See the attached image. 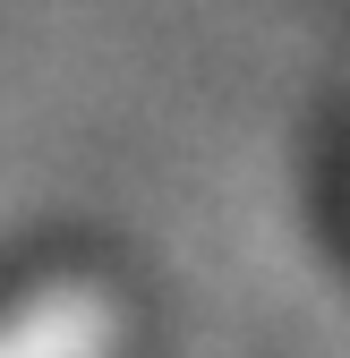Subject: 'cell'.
Instances as JSON below:
<instances>
[{
  "instance_id": "1",
  "label": "cell",
  "mask_w": 350,
  "mask_h": 358,
  "mask_svg": "<svg viewBox=\"0 0 350 358\" xmlns=\"http://www.w3.org/2000/svg\"><path fill=\"white\" fill-rule=\"evenodd\" d=\"M128 350H137V307L94 264L0 282V358H128Z\"/></svg>"
}]
</instances>
